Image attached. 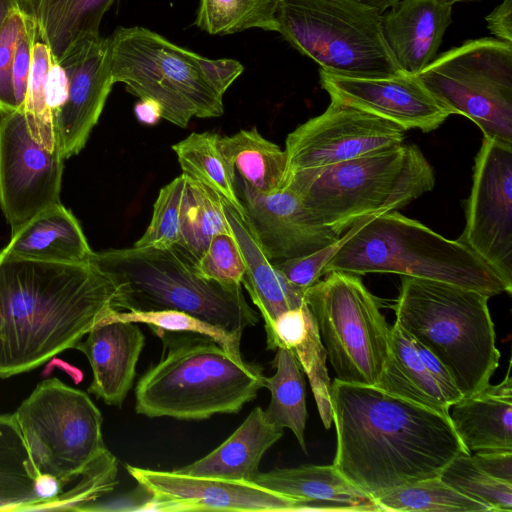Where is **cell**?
I'll list each match as a JSON object with an SVG mask.
<instances>
[{"mask_svg": "<svg viewBox=\"0 0 512 512\" xmlns=\"http://www.w3.org/2000/svg\"><path fill=\"white\" fill-rule=\"evenodd\" d=\"M330 404L337 437L332 465L374 501L440 476L456 456L468 452L449 415L375 385L335 378Z\"/></svg>", "mask_w": 512, "mask_h": 512, "instance_id": "cell-1", "label": "cell"}, {"mask_svg": "<svg viewBox=\"0 0 512 512\" xmlns=\"http://www.w3.org/2000/svg\"><path fill=\"white\" fill-rule=\"evenodd\" d=\"M116 288L93 263L19 259L0 250V378L74 348L115 309Z\"/></svg>", "mask_w": 512, "mask_h": 512, "instance_id": "cell-2", "label": "cell"}, {"mask_svg": "<svg viewBox=\"0 0 512 512\" xmlns=\"http://www.w3.org/2000/svg\"><path fill=\"white\" fill-rule=\"evenodd\" d=\"M163 343L160 360L135 388V410L149 418L204 420L238 413L264 387L262 368L212 338L153 330Z\"/></svg>", "mask_w": 512, "mask_h": 512, "instance_id": "cell-3", "label": "cell"}, {"mask_svg": "<svg viewBox=\"0 0 512 512\" xmlns=\"http://www.w3.org/2000/svg\"><path fill=\"white\" fill-rule=\"evenodd\" d=\"M90 262L116 288L119 311L178 310L241 340L260 319L242 285L228 286L200 276L195 262L177 247H130L94 252Z\"/></svg>", "mask_w": 512, "mask_h": 512, "instance_id": "cell-4", "label": "cell"}, {"mask_svg": "<svg viewBox=\"0 0 512 512\" xmlns=\"http://www.w3.org/2000/svg\"><path fill=\"white\" fill-rule=\"evenodd\" d=\"M434 184L433 169L421 150L401 143L286 175L281 188L298 194L316 220L341 236L366 218L404 207Z\"/></svg>", "mask_w": 512, "mask_h": 512, "instance_id": "cell-5", "label": "cell"}, {"mask_svg": "<svg viewBox=\"0 0 512 512\" xmlns=\"http://www.w3.org/2000/svg\"><path fill=\"white\" fill-rule=\"evenodd\" d=\"M489 298L458 285L402 276L392 306L395 323L444 364L463 397L490 384L499 365Z\"/></svg>", "mask_w": 512, "mask_h": 512, "instance_id": "cell-6", "label": "cell"}, {"mask_svg": "<svg viewBox=\"0 0 512 512\" xmlns=\"http://www.w3.org/2000/svg\"><path fill=\"white\" fill-rule=\"evenodd\" d=\"M355 275L395 273L435 280L487 295L511 294L498 274L470 248L396 211L371 218L323 269Z\"/></svg>", "mask_w": 512, "mask_h": 512, "instance_id": "cell-7", "label": "cell"}, {"mask_svg": "<svg viewBox=\"0 0 512 512\" xmlns=\"http://www.w3.org/2000/svg\"><path fill=\"white\" fill-rule=\"evenodd\" d=\"M276 32L321 70L347 76L404 74L384 39L381 14L360 0H275Z\"/></svg>", "mask_w": 512, "mask_h": 512, "instance_id": "cell-8", "label": "cell"}, {"mask_svg": "<svg viewBox=\"0 0 512 512\" xmlns=\"http://www.w3.org/2000/svg\"><path fill=\"white\" fill-rule=\"evenodd\" d=\"M108 41L113 82L157 102L168 122L186 128L192 117L223 115V96L206 79L200 55L141 26H119Z\"/></svg>", "mask_w": 512, "mask_h": 512, "instance_id": "cell-9", "label": "cell"}, {"mask_svg": "<svg viewBox=\"0 0 512 512\" xmlns=\"http://www.w3.org/2000/svg\"><path fill=\"white\" fill-rule=\"evenodd\" d=\"M14 415L38 474L62 490L107 449L97 406L56 377L38 383Z\"/></svg>", "mask_w": 512, "mask_h": 512, "instance_id": "cell-10", "label": "cell"}, {"mask_svg": "<svg viewBox=\"0 0 512 512\" xmlns=\"http://www.w3.org/2000/svg\"><path fill=\"white\" fill-rule=\"evenodd\" d=\"M304 292L336 378L377 385L389 353L391 326L359 275L332 271Z\"/></svg>", "mask_w": 512, "mask_h": 512, "instance_id": "cell-11", "label": "cell"}, {"mask_svg": "<svg viewBox=\"0 0 512 512\" xmlns=\"http://www.w3.org/2000/svg\"><path fill=\"white\" fill-rule=\"evenodd\" d=\"M416 77L450 115L512 144V44L484 37L435 57Z\"/></svg>", "mask_w": 512, "mask_h": 512, "instance_id": "cell-12", "label": "cell"}, {"mask_svg": "<svg viewBox=\"0 0 512 512\" xmlns=\"http://www.w3.org/2000/svg\"><path fill=\"white\" fill-rule=\"evenodd\" d=\"M458 241L512 291V144L483 138L475 157L466 224Z\"/></svg>", "mask_w": 512, "mask_h": 512, "instance_id": "cell-13", "label": "cell"}, {"mask_svg": "<svg viewBox=\"0 0 512 512\" xmlns=\"http://www.w3.org/2000/svg\"><path fill=\"white\" fill-rule=\"evenodd\" d=\"M64 158L32 136L23 110L0 114V206L19 231L42 211L60 202Z\"/></svg>", "mask_w": 512, "mask_h": 512, "instance_id": "cell-14", "label": "cell"}, {"mask_svg": "<svg viewBox=\"0 0 512 512\" xmlns=\"http://www.w3.org/2000/svg\"><path fill=\"white\" fill-rule=\"evenodd\" d=\"M405 132L393 122L331 100L323 113L310 118L287 135L284 177L401 144Z\"/></svg>", "mask_w": 512, "mask_h": 512, "instance_id": "cell-15", "label": "cell"}, {"mask_svg": "<svg viewBox=\"0 0 512 512\" xmlns=\"http://www.w3.org/2000/svg\"><path fill=\"white\" fill-rule=\"evenodd\" d=\"M150 495L147 511H301L303 502L254 482L126 465Z\"/></svg>", "mask_w": 512, "mask_h": 512, "instance_id": "cell-16", "label": "cell"}, {"mask_svg": "<svg viewBox=\"0 0 512 512\" xmlns=\"http://www.w3.org/2000/svg\"><path fill=\"white\" fill-rule=\"evenodd\" d=\"M59 64L66 74L67 92L52 114V128L55 148L66 159L84 148L114 84L108 37L83 43Z\"/></svg>", "mask_w": 512, "mask_h": 512, "instance_id": "cell-17", "label": "cell"}, {"mask_svg": "<svg viewBox=\"0 0 512 512\" xmlns=\"http://www.w3.org/2000/svg\"><path fill=\"white\" fill-rule=\"evenodd\" d=\"M247 221L272 263L307 255L340 236L321 224L294 191L260 193L235 174Z\"/></svg>", "mask_w": 512, "mask_h": 512, "instance_id": "cell-18", "label": "cell"}, {"mask_svg": "<svg viewBox=\"0 0 512 512\" xmlns=\"http://www.w3.org/2000/svg\"><path fill=\"white\" fill-rule=\"evenodd\" d=\"M319 78L331 100L379 116L405 131L430 132L450 116L416 75L359 77L320 69Z\"/></svg>", "mask_w": 512, "mask_h": 512, "instance_id": "cell-19", "label": "cell"}, {"mask_svg": "<svg viewBox=\"0 0 512 512\" xmlns=\"http://www.w3.org/2000/svg\"><path fill=\"white\" fill-rule=\"evenodd\" d=\"M106 315L74 349L87 357L92 369L88 393L108 405L121 407L133 386L145 336L136 323L113 320Z\"/></svg>", "mask_w": 512, "mask_h": 512, "instance_id": "cell-20", "label": "cell"}, {"mask_svg": "<svg viewBox=\"0 0 512 512\" xmlns=\"http://www.w3.org/2000/svg\"><path fill=\"white\" fill-rule=\"evenodd\" d=\"M452 7L438 0H400L381 13L384 39L404 73L417 75L434 60Z\"/></svg>", "mask_w": 512, "mask_h": 512, "instance_id": "cell-21", "label": "cell"}, {"mask_svg": "<svg viewBox=\"0 0 512 512\" xmlns=\"http://www.w3.org/2000/svg\"><path fill=\"white\" fill-rule=\"evenodd\" d=\"M223 212L244 263L242 286L258 308L265 331L284 312L302 306L305 290L289 283L264 252L245 213L222 200Z\"/></svg>", "mask_w": 512, "mask_h": 512, "instance_id": "cell-22", "label": "cell"}, {"mask_svg": "<svg viewBox=\"0 0 512 512\" xmlns=\"http://www.w3.org/2000/svg\"><path fill=\"white\" fill-rule=\"evenodd\" d=\"M254 483L303 502L301 511H380L376 501L331 465L274 468Z\"/></svg>", "mask_w": 512, "mask_h": 512, "instance_id": "cell-23", "label": "cell"}, {"mask_svg": "<svg viewBox=\"0 0 512 512\" xmlns=\"http://www.w3.org/2000/svg\"><path fill=\"white\" fill-rule=\"evenodd\" d=\"M453 428L469 453L512 449L511 362L505 378L462 397L449 410Z\"/></svg>", "mask_w": 512, "mask_h": 512, "instance_id": "cell-24", "label": "cell"}, {"mask_svg": "<svg viewBox=\"0 0 512 512\" xmlns=\"http://www.w3.org/2000/svg\"><path fill=\"white\" fill-rule=\"evenodd\" d=\"M2 252L19 259L66 264L89 263L94 253L79 222L61 203L42 211L11 235Z\"/></svg>", "mask_w": 512, "mask_h": 512, "instance_id": "cell-25", "label": "cell"}, {"mask_svg": "<svg viewBox=\"0 0 512 512\" xmlns=\"http://www.w3.org/2000/svg\"><path fill=\"white\" fill-rule=\"evenodd\" d=\"M283 431L271 424L264 409L257 406L220 446L175 470L194 476L254 482L263 455L283 436Z\"/></svg>", "mask_w": 512, "mask_h": 512, "instance_id": "cell-26", "label": "cell"}, {"mask_svg": "<svg viewBox=\"0 0 512 512\" xmlns=\"http://www.w3.org/2000/svg\"><path fill=\"white\" fill-rule=\"evenodd\" d=\"M115 1L21 0V8L34 21L53 62L59 64L83 43L100 36L101 20Z\"/></svg>", "mask_w": 512, "mask_h": 512, "instance_id": "cell-27", "label": "cell"}, {"mask_svg": "<svg viewBox=\"0 0 512 512\" xmlns=\"http://www.w3.org/2000/svg\"><path fill=\"white\" fill-rule=\"evenodd\" d=\"M60 491L35 469L14 413L1 414L0 510H43Z\"/></svg>", "mask_w": 512, "mask_h": 512, "instance_id": "cell-28", "label": "cell"}, {"mask_svg": "<svg viewBox=\"0 0 512 512\" xmlns=\"http://www.w3.org/2000/svg\"><path fill=\"white\" fill-rule=\"evenodd\" d=\"M376 386L394 396L449 415L451 404L426 369L412 338L397 323L391 326L389 353Z\"/></svg>", "mask_w": 512, "mask_h": 512, "instance_id": "cell-29", "label": "cell"}, {"mask_svg": "<svg viewBox=\"0 0 512 512\" xmlns=\"http://www.w3.org/2000/svg\"><path fill=\"white\" fill-rule=\"evenodd\" d=\"M219 147L234 173L255 191L266 194L281 188L285 152L263 137L256 127L220 136Z\"/></svg>", "mask_w": 512, "mask_h": 512, "instance_id": "cell-30", "label": "cell"}, {"mask_svg": "<svg viewBox=\"0 0 512 512\" xmlns=\"http://www.w3.org/2000/svg\"><path fill=\"white\" fill-rule=\"evenodd\" d=\"M220 135L193 132L172 146L182 174L216 193L223 201L244 213L235 182V173L225 160Z\"/></svg>", "mask_w": 512, "mask_h": 512, "instance_id": "cell-31", "label": "cell"}, {"mask_svg": "<svg viewBox=\"0 0 512 512\" xmlns=\"http://www.w3.org/2000/svg\"><path fill=\"white\" fill-rule=\"evenodd\" d=\"M275 351L273 365L276 371L270 377L265 376L264 387L270 391L271 399L264 414L271 424L290 429L306 452L307 408L303 371L291 350L277 348Z\"/></svg>", "mask_w": 512, "mask_h": 512, "instance_id": "cell-32", "label": "cell"}, {"mask_svg": "<svg viewBox=\"0 0 512 512\" xmlns=\"http://www.w3.org/2000/svg\"><path fill=\"white\" fill-rule=\"evenodd\" d=\"M230 233L222 199L209 188L186 176L180 237L174 247L196 263L215 236Z\"/></svg>", "mask_w": 512, "mask_h": 512, "instance_id": "cell-33", "label": "cell"}, {"mask_svg": "<svg viewBox=\"0 0 512 512\" xmlns=\"http://www.w3.org/2000/svg\"><path fill=\"white\" fill-rule=\"evenodd\" d=\"M376 503L380 511L387 512H492L486 505L453 489L440 476L398 488Z\"/></svg>", "mask_w": 512, "mask_h": 512, "instance_id": "cell-34", "label": "cell"}, {"mask_svg": "<svg viewBox=\"0 0 512 512\" xmlns=\"http://www.w3.org/2000/svg\"><path fill=\"white\" fill-rule=\"evenodd\" d=\"M274 8L275 0H200L195 25L210 35L276 31Z\"/></svg>", "mask_w": 512, "mask_h": 512, "instance_id": "cell-35", "label": "cell"}, {"mask_svg": "<svg viewBox=\"0 0 512 512\" xmlns=\"http://www.w3.org/2000/svg\"><path fill=\"white\" fill-rule=\"evenodd\" d=\"M440 478L461 494L486 505L492 512H512V483L486 473L476 464L471 453L456 456Z\"/></svg>", "mask_w": 512, "mask_h": 512, "instance_id": "cell-36", "label": "cell"}, {"mask_svg": "<svg viewBox=\"0 0 512 512\" xmlns=\"http://www.w3.org/2000/svg\"><path fill=\"white\" fill-rule=\"evenodd\" d=\"M52 63L48 46L42 42H36L24 105V113L32 136L50 151L55 149V142L46 85Z\"/></svg>", "mask_w": 512, "mask_h": 512, "instance_id": "cell-37", "label": "cell"}, {"mask_svg": "<svg viewBox=\"0 0 512 512\" xmlns=\"http://www.w3.org/2000/svg\"><path fill=\"white\" fill-rule=\"evenodd\" d=\"M117 472V459L106 449L80 480L74 481L71 488H65L45 510L88 511L101 497L113 491Z\"/></svg>", "mask_w": 512, "mask_h": 512, "instance_id": "cell-38", "label": "cell"}, {"mask_svg": "<svg viewBox=\"0 0 512 512\" xmlns=\"http://www.w3.org/2000/svg\"><path fill=\"white\" fill-rule=\"evenodd\" d=\"M185 187L186 176L181 174L160 189L151 221L134 246L166 249L178 244Z\"/></svg>", "mask_w": 512, "mask_h": 512, "instance_id": "cell-39", "label": "cell"}, {"mask_svg": "<svg viewBox=\"0 0 512 512\" xmlns=\"http://www.w3.org/2000/svg\"><path fill=\"white\" fill-rule=\"evenodd\" d=\"M106 316L113 320L143 323L148 325L152 330L189 332L206 335L215 340L226 350L240 354V340L234 338L222 329L182 311H119L113 309L107 313Z\"/></svg>", "mask_w": 512, "mask_h": 512, "instance_id": "cell-40", "label": "cell"}, {"mask_svg": "<svg viewBox=\"0 0 512 512\" xmlns=\"http://www.w3.org/2000/svg\"><path fill=\"white\" fill-rule=\"evenodd\" d=\"M194 268L203 278L228 286L242 285L245 263L232 233L215 236Z\"/></svg>", "mask_w": 512, "mask_h": 512, "instance_id": "cell-41", "label": "cell"}, {"mask_svg": "<svg viewBox=\"0 0 512 512\" xmlns=\"http://www.w3.org/2000/svg\"><path fill=\"white\" fill-rule=\"evenodd\" d=\"M375 217V216H374ZM371 218H366L348 229L336 241L313 253L273 263L278 271L293 286L306 290L323 276V269L338 252L345 241L365 225Z\"/></svg>", "mask_w": 512, "mask_h": 512, "instance_id": "cell-42", "label": "cell"}, {"mask_svg": "<svg viewBox=\"0 0 512 512\" xmlns=\"http://www.w3.org/2000/svg\"><path fill=\"white\" fill-rule=\"evenodd\" d=\"M25 23L26 14L17 10L0 29V114L17 110L12 84V63Z\"/></svg>", "mask_w": 512, "mask_h": 512, "instance_id": "cell-43", "label": "cell"}, {"mask_svg": "<svg viewBox=\"0 0 512 512\" xmlns=\"http://www.w3.org/2000/svg\"><path fill=\"white\" fill-rule=\"evenodd\" d=\"M36 37V25L26 15L25 28L16 44L12 63V84L17 110L24 111Z\"/></svg>", "mask_w": 512, "mask_h": 512, "instance_id": "cell-44", "label": "cell"}, {"mask_svg": "<svg viewBox=\"0 0 512 512\" xmlns=\"http://www.w3.org/2000/svg\"><path fill=\"white\" fill-rule=\"evenodd\" d=\"M200 66L206 79L222 96L244 70L243 65L234 59L200 57Z\"/></svg>", "mask_w": 512, "mask_h": 512, "instance_id": "cell-45", "label": "cell"}, {"mask_svg": "<svg viewBox=\"0 0 512 512\" xmlns=\"http://www.w3.org/2000/svg\"><path fill=\"white\" fill-rule=\"evenodd\" d=\"M413 344L421 360L423 361L426 369L436 380L444 396L452 406L455 402L460 400L463 397V395L458 390L450 373L448 372L444 364L426 347H424L415 340H413Z\"/></svg>", "mask_w": 512, "mask_h": 512, "instance_id": "cell-46", "label": "cell"}, {"mask_svg": "<svg viewBox=\"0 0 512 512\" xmlns=\"http://www.w3.org/2000/svg\"><path fill=\"white\" fill-rule=\"evenodd\" d=\"M472 456L486 473L512 483V449L482 450L474 452Z\"/></svg>", "mask_w": 512, "mask_h": 512, "instance_id": "cell-47", "label": "cell"}, {"mask_svg": "<svg viewBox=\"0 0 512 512\" xmlns=\"http://www.w3.org/2000/svg\"><path fill=\"white\" fill-rule=\"evenodd\" d=\"M485 20L487 28L496 39L512 44V0H503Z\"/></svg>", "mask_w": 512, "mask_h": 512, "instance_id": "cell-48", "label": "cell"}, {"mask_svg": "<svg viewBox=\"0 0 512 512\" xmlns=\"http://www.w3.org/2000/svg\"><path fill=\"white\" fill-rule=\"evenodd\" d=\"M134 113L137 120L146 125H154L162 118L161 106L150 99H140L134 107Z\"/></svg>", "mask_w": 512, "mask_h": 512, "instance_id": "cell-49", "label": "cell"}, {"mask_svg": "<svg viewBox=\"0 0 512 512\" xmlns=\"http://www.w3.org/2000/svg\"><path fill=\"white\" fill-rule=\"evenodd\" d=\"M17 10H22L21 0H0V29L10 15Z\"/></svg>", "mask_w": 512, "mask_h": 512, "instance_id": "cell-50", "label": "cell"}, {"mask_svg": "<svg viewBox=\"0 0 512 512\" xmlns=\"http://www.w3.org/2000/svg\"><path fill=\"white\" fill-rule=\"evenodd\" d=\"M366 5L372 7L380 14L392 7L394 4L399 2L400 0H360Z\"/></svg>", "mask_w": 512, "mask_h": 512, "instance_id": "cell-51", "label": "cell"}, {"mask_svg": "<svg viewBox=\"0 0 512 512\" xmlns=\"http://www.w3.org/2000/svg\"><path fill=\"white\" fill-rule=\"evenodd\" d=\"M438 1L453 6L455 3L473 2V1H478V0H438Z\"/></svg>", "mask_w": 512, "mask_h": 512, "instance_id": "cell-52", "label": "cell"}]
</instances>
